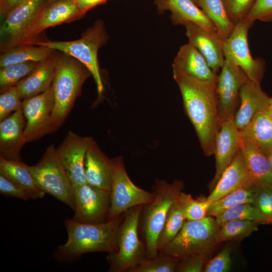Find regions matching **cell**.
I'll return each instance as SVG.
<instances>
[{"mask_svg": "<svg viewBox=\"0 0 272 272\" xmlns=\"http://www.w3.org/2000/svg\"><path fill=\"white\" fill-rule=\"evenodd\" d=\"M173 77L201 148L207 156H210L214 154L215 139L220 124L217 84L202 82L183 74H175Z\"/></svg>", "mask_w": 272, "mask_h": 272, "instance_id": "cell-1", "label": "cell"}, {"mask_svg": "<svg viewBox=\"0 0 272 272\" xmlns=\"http://www.w3.org/2000/svg\"><path fill=\"white\" fill-rule=\"evenodd\" d=\"M122 221L121 215L100 224L83 223L73 219H66L64 224L68 239L65 244L57 246L55 258L66 261L75 260L86 253L116 252L117 233Z\"/></svg>", "mask_w": 272, "mask_h": 272, "instance_id": "cell-2", "label": "cell"}, {"mask_svg": "<svg viewBox=\"0 0 272 272\" xmlns=\"http://www.w3.org/2000/svg\"><path fill=\"white\" fill-rule=\"evenodd\" d=\"M91 73L79 60L62 52L56 54L52 87L54 107L52 117L59 127L80 94L82 86Z\"/></svg>", "mask_w": 272, "mask_h": 272, "instance_id": "cell-3", "label": "cell"}, {"mask_svg": "<svg viewBox=\"0 0 272 272\" xmlns=\"http://www.w3.org/2000/svg\"><path fill=\"white\" fill-rule=\"evenodd\" d=\"M184 187L182 181L175 180L169 183L164 180L156 179L153 187V201L143 205L142 224L145 240L146 258H151L159 254L158 237L164 226L169 210L178 198Z\"/></svg>", "mask_w": 272, "mask_h": 272, "instance_id": "cell-4", "label": "cell"}, {"mask_svg": "<svg viewBox=\"0 0 272 272\" xmlns=\"http://www.w3.org/2000/svg\"><path fill=\"white\" fill-rule=\"evenodd\" d=\"M108 36L103 22L98 20L76 40L70 41H47L35 42L32 44L58 50L77 59L89 71L95 82L98 100L103 98L104 87L102 81L97 54L99 48L106 43Z\"/></svg>", "mask_w": 272, "mask_h": 272, "instance_id": "cell-5", "label": "cell"}, {"mask_svg": "<svg viewBox=\"0 0 272 272\" xmlns=\"http://www.w3.org/2000/svg\"><path fill=\"white\" fill-rule=\"evenodd\" d=\"M220 228L211 216L187 221L177 236L159 253L179 259L193 254L208 255L217 243L216 235Z\"/></svg>", "mask_w": 272, "mask_h": 272, "instance_id": "cell-6", "label": "cell"}, {"mask_svg": "<svg viewBox=\"0 0 272 272\" xmlns=\"http://www.w3.org/2000/svg\"><path fill=\"white\" fill-rule=\"evenodd\" d=\"M142 205L132 207L124 214L117 233L118 250L109 253V271L123 272L131 269L146 258V246L140 241L138 228Z\"/></svg>", "mask_w": 272, "mask_h": 272, "instance_id": "cell-7", "label": "cell"}, {"mask_svg": "<svg viewBox=\"0 0 272 272\" xmlns=\"http://www.w3.org/2000/svg\"><path fill=\"white\" fill-rule=\"evenodd\" d=\"M28 169L39 188L75 209L74 191L71 179L56 153L54 145L47 147L39 161Z\"/></svg>", "mask_w": 272, "mask_h": 272, "instance_id": "cell-8", "label": "cell"}, {"mask_svg": "<svg viewBox=\"0 0 272 272\" xmlns=\"http://www.w3.org/2000/svg\"><path fill=\"white\" fill-rule=\"evenodd\" d=\"M110 164L112 184L108 221L117 218L132 207L149 203L154 198L153 192L138 187L129 179L122 156L110 159Z\"/></svg>", "mask_w": 272, "mask_h": 272, "instance_id": "cell-9", "label": "cell"}, {"mask_svg": "<svg viewBox=\"0 0 272 272\" xmlns=\"http://www.w3.org/2000/svg\"><path fill=\"white\" fill-rule=\"evenodd\" d=\"M45 0H29L10 12L0 28V47L3 51L30 44L31 32Z\"/></svg>", "mask_w": 272, "mask_h": 272, "instance_id": "cell-10", "label": "cell"}, {"mask_svg": "<svg viewBox=\"0 0 272 272\" xmlns=\"http://www.w3.org/2000/svg\"><path fill=\"white\" fill-rule=\"evenodd\" d=\"M54 103L52 85L45 92L22 100L21 109L26 120L24 134L27 142L36 141L59 128L52 117Z\"/></svg>", "mask_w": 272, "mask_h": 272, "instance_id": "cell-11", "label": "cell"}, {"mask_svg": "<svg viewBox=\"0 0 272 272\" xmlns=\"http://www.w3.org/2000/svg\"><path fill=\"white\" fill-rule=\"evenodd\" d=\"M253 23L243 20L236 24L232 34L224 40V52L225 58L239 66L249 80L260 83L265 62L262 58L252 57L248 44V33Z\"/></svg>", "mask_w": 272, "mask_h": 272, "instance_id": "cell-12", "label": "cell"}, {"mask_svg": "<svg viewBox=\"0 0 272 272\" xmlns=\"http://www.w3.org/2000/svg\"><path fill=\"white\" fill-rule=\"evenodd\" d=\"M243 71L231 60L225 58L218 77L216 95L220 122L234 117L240 103V91L248 80Z\"/></svg>", "mask_w": 272, "mask_h": 272, "instance_id": "cell-13", "label": "cell"}, {"mask_svg": "<svg viewBox=\"0 0 272 272\" xmlns=\"http://www.w3.org/2000/svg\"><path fill=\"white\" fill-rule=\"evenodd\" d=\"M76 222L100 224L108 221L111 192L88 183L74 188Z\"/></svg>", "mask_w": 272, "mask_h": 272, "instance_id": "cell-14", "label": "cell"}, {"mask_svg": "<svg viewBox=\"0 0 272 272\" xmlns=\"http://www.w3.org/2000/svg\"><path fill=\"white\" fill-rule=\"evenodd\" d=\"M70 130L56 153L72 182L73 188L87 183L85 172L86 154L92 139Z\"/></svg>", "mask_w": 272, "mask_h": 272, "instance_id": "cell-15", "label": "cell"}, {"mask_svg": "<svg viewBox=\"0 0 272 272\" xmlns=\"http://www.w3.org/2000/svg\"><path fill=\"white\" fill-rule=\"evenodd\" d=\"M242 141L240 132L235 124L234 117L220 123L215 139L214 154L216 159V172L210 184L212 191L240 148Z\"/></svg>", "mask_w": 272, "mask_h": 272, "instance_id": "cell-16", "label": "cell"}, {"mask_svg": "<svg viewBox=\"0 0 272 272\" xmlns=\"http://www.w3.org/2000/svg\"><path fill=\"white\" fill-rule=\"evenodd\" d=\"M184 26L188 43L197 49L212 70L217 74L225 59L224 41L219 35L209 33L194 23H188Z\"/></svg>", "mask_w": 272, "mask_h": 272, "instance_id": "cell-17", "label": "cell"}, {"mask_svg": "<svg viewBox=\"0 0 272 272\" xmlns=\"http://www.w3.org/2000/svg\"><path fill=\"white\" fill-rule=\"evenodd\" d=\"M26 120L22 109L0 122V157L21 161L20 152L27 141L24 134Z\"/></svg>", "mask_w": 272, "mask_h": 272, "instance_id": "cell-18", "label": "cell"}, {"mask_svg": "<svg viewBox=\"0 0 272 272\" xmlns=\"http://www.w3.org/2000/svg\"><path fill=\"white\" fill-rule=\"evenodd\" d=\"M172 70L173 75L183 74L202 82L217 83L218 75L212 70L197 49L189 43L180 47Z\"/></svg>", "mask_w": 272, "mask_h": 272, "instance_id": "cell-19", "label": "cell"}, {"mask_svg": "<svg viewBox=\"0 0 272 272\" xmlns=\"http://www.w3.org/2000/svg\"><path fill=\"white\" fill-rule=\"evenodd\" d=\"M85 15L75 0H56L44 6L31 31L30 44L35 42V37L45 29L78 20Z\"/></svg>", "mask_w": 272, "mask_h": 272, "instance_id": "cell-20", "label": "cell"}, {"mask_svg": "<svg viewBox=\"0 0 272 272\" xmlns=\"http://www.w3.org/2000/svg\"><path fill=\"white\" fill-rule=\"evenodd\" d=\"M155 4L159 13L165 11L171 12L173 24L184 26L192 22L209 33L220 36L214 24L191 0H155Z\"/></svg>", "mask_w": 272, "mask_h": 272, "instance_id": "cell-21", "label": "cell"}, {"mask_svg": "<svg viewBox=\"0 0 272 272\" xmlns=\"http://www.w3.org/2000/svg\"><path fill=\"white\" fill-rule=\"evenodd\" d=\"M240 103L234 115V121L240 131L259 111L268 108L271 98L262 90L260 83L248 80L240 91Z\"/></svg>", "mask_w": 272, "mask_h": 272, "instance_id": "cell-22", "label": "cell"}, {"mask_svg": "<svg viewBox=\"0 0 272 272\" xmlns=\"http://www.w3.org/2000/svg\"><path fill=\"white\" fill-rule=\"evenodd\" d=\"M253 185L240 148L207 198L214 202L234 190Z\"/></svg>", "mask_w": 272, "mask_h": 272, "instance_id": "cell-23", "label": "cell"}, {"mask_svg": "<svg viewBox=\"0 0 272 272\" xmlns=\"http://www.w3.org/2000/svg\"><path fill=\"white\" fill-rule=\"evenodd\" d=\"M85 172L88 184L111 191L112 177L110 159L101 151L93 138L86 154Z\"/></svg>", "mask_w": 272, "mask_h": 272, "instance_id": "cell-24", "label": "cell"}, {"mask_svg": "<svg viewBox=\"0 0 272 272\" xmlns=\"http://www.w3.org/2000/svg\"><path fill=\"white\" fill-rule=\"evenodd\" d=\"M56 59L55 52L39 61L31 72L16 85L22 100L39 95L52 85Z\"/></svg>", "mask_w": 272, "mask_h": 272, "instance_id": "cell-25", "label": "cell"}, {"mask_svg": "<svg viewBox=\"0 0 272 272\" xmlns=\"http://www.w3.org/2000/svg\"><path fill=\"white\" fill-rule=\"evenodd\" d=\"M240 150L253 184L259 188L272 189V171L267 156L258 147L243 140Z\"/></svg>", "mask_w": 272, "mask_h": 272, "instance_id": "cell-26", "label": "cell"}, {"mask_svg": "<svg viewBox=\"0 0 272 272\" xmlns=\"http://www.w3.org/2000/svg\"><path fill=\"white\" fill-rule=\"evenodd\" d=\"M240 132L243 140L255 145L268 156L272 147V112L269 108L257 112Z\"/></svg>", "mask_w": 272, "mask_h": 272, "instance_id": "cell-27", "label": "cell"}, {"mask_svg": "<svg viewBox=\"0 0 272 272\" xmlns=\"http://www.w3.org/2000/svg\"><path fill=\"white\" fill-rule=\"evenodd\" d=\"M55 50L32 44L18 45L2 51L0 67L30 61L39 62L51 57Z\"/></svg>", "mask_w": 272, "mask_h": 272, "instance_id": "cell-28", "label": "cell"}, {"mask_svg": "<svg viewBox=\"0 0 272 272\" xmlns=\"http://www.w3.org/2000/svg\"><path fill=\"white\" fill-rule=\"evenodd\" d=\"M0 174L32 192L37 198L45 193L38 186L29 171L28 165L21 161H11L0 157Z\"/></svg>", "mask_w": 272, "mask_h": 272, "instance_id": "cell-29", "label": "cell"}, {"mask_svg": "<svg viewBox=\"0 0 272 272\" xmlns=\"http://www.w3.org/2000/svg\"><path fill=\"white\" fill-rule=\"evenodd\" d=\"M260 188L253 185L234 190L212 202L207 216L216 217L225 211L244 203H254Z\"/></svg>", "mask_w": 272, "mask_h": 272, "instance_id": "cell-30", "label": "cell"}, {"mask_svg": "<svg viewBox=\"0 0 272 272\" xmlns=\"http://www.w3.org/2000/svg\"><path fill=\"white\" fill-rule=\"evenodd\" d=\"M197 6L215 25L224 41L233 32L235 25L229 20L221 0H198Z\"/></svg>", "mask_w": 272, "mask_h": 272, "instance_id": "cell-31", "label": "cell"}, {"mask_svg": "<svg viewBox=\"0 0 272 272\" xmlns=\"http://www.w3.org/2000/svg\"><path fill=\"white\" fill-rule=\"evenodd\" d=\"M185 220L184 213L178 198L170 207L158 237L157 247L159 252L177 236Z\"/></svg>", "mask_w": 272, "mask_h": 272, "instance_id": "cell-32", "label": "cell"}, {"mask_svg": "<svg viewBox=\"0 0 272 272\" xmlns=\"http://www.w3.org/2000/svg\"><path fill=\"white\" fill-rule=\"evenodd\" d=\"M258 223L250 220H232L222 225L216 235L217 243L243 238L257 230Z\"/></svg>", "mask_w": 272, "mask_h": 272, "instance_id": "cell-33", "label": "cell"}, {"mask_svg": "<svg viewBox=\"0 0 272 272\" xmlns=\"http://www.w3.org/2000/svg\"><path fill=\"white\" fill-rule=\"evenodd\" d=\"M215 218L220 227L232 220H250L258 224H265L264 217L253 203L237 206L225 211Z\"/></svg>", "mask_w": 272, "mask_h": 272, "instance_id": "cell-34", "label": "cell"}, {"mask_svg": "<svg viewBox=\"0 0 272 272\" xmlns=\"http://www.w3.org/2000/svg\"><path fill=\"white\" fill-rule=\"evenodd\" d=\"M38 62L30 61L1 67V93L16 86L20 81L31 72Z\"/></svg>", "mask_w": 272, "mask_h": 272, "instance_id": "cell-35", "label": "cell"}, {"mask_svg": "<svg viewBox=\"0 0 272 272\" xmlns=\"http://www.w3.org/2000/svg\"><path fill=\"white\" fill-rule=\"evenodd\" d=\"M180 259L172 256L159 253L153 258H145L129 272H173L175 271Z\"/></svg>", "mask_w": 272, "mask_h": 272, "instance_id": "cell-36", "label": "cell"}, {"mask_svg": "<svg viewBox=\"0 0 272 272\" xmlns=\"http://www.w3.org/2000/svg\"><path fill=\"white\" fill-rule=\"evenodd\" d=\"M178 201L187 221L200 220L206 217L212 203L208 198L195 199L190 194L182 191L179 193Z\"/></svg>", "mask_w": 272, "mask_h": 272, "instance_id": "cell-37", "label": "cell"}, {"mask_svg": "<svg viewBox=\"0 0 272 272\" xmlns=\"http://www.w3.org/2000/svg\"><path fill=\"white\" fill-rule=\"evenodd\" d=\"M22 99L16 86L1 93L0 122L21 109Z\"/></svg>", "mask_w": 272, "mask_h": 272, "instance_id": "cell-38", "label": "cell"}, {"mask_svg": "<svg viewBox=\"0 0 272 272\" xmlns=\"http://www.w3.org/2000/svg\"><path fill=\"white\" fill-rule=\"evenodd\" d=\"M221 1L229 20L235 25L244 19L254 1V0Z\"/></svg>", "mask_w": 272, "mask_h": 272, "instance_id": "cell-39", "label": "cell"}, {"mask_svg": "<svg viewBox=\"0 0 272 272\" xmlns=\"http://www.w3.org/2000/svg\"><path fill=\"white\" fill-rule=\"evenodd\" d=\"M0 193L7 197L20 198L24 200L36 199L32 192L0 174Z\"/></svg>", "mask_w": 272, "mask_h": 272, "instance_id": "cell-40", "label": "cell"}, {"mask_svg": "<svg viewBox=\"0 0 272 272\" xmlns=\"http://www.w3.org/2000/svg\"><path fill=\"white\" fill-rule=\"evenodd\" d=\"M243 20L252 22L257 20L272 22V0H254L251 9Z\"/></svg>", "mask_w": 272, "mask_h": 272, "instance_id": "cell-41", "label": "cell"}, {"mask_svg": "<svg viewBox=\"0 0 272 272\" xmlns=\"http://www.w3.org/2000/svg\"><path fill=\"white\" fill-rule=\"evenodd\" d=\"M231 249L227 246L211 259L203 269L205 272H227L231 266Z\"/></svg>", "mask_w": 272, "mask_h": 272, "instance_id": "cell-42", "label": "cell"}, {"mask_svg": "<svg viewBox=\"0 0 272 272\" xmlns=\"http://www.w3.org/2000/svg\"><path fill=\"white\" fill-rule=\"evenodd\" d=\"M253 204L264 217L265 224H272V189L260 188Z\"/></svg>", "mask_w": 272, "mask_h": 272, "instance_id": "cell-43", "label": "cell"}, {"mask_svg": "<svg viewBox=\"0 0 272 272\" xmlns=\"http://www.w3.org/2000/svg\"><path fill=\"white\" fill-rule=\"evenodd\" d=\"M208 254H193L180 259L175 271L200 272L203 269V265Z\"/></svg>", "mask_w": 272, "mask_h": 272, "instance_id": "cell-44", "label": "cell"}, {"mask_svg": "<svg viewBox=\"0 0 272 272\" xmlns=\"http://www.w3.org/2000/svg\"><path fill=\"white\" fill-rule=\"evenodd\" d=\"M29 0H0V15L4 20L12 11Z\"/></svg>", "mask_w": 272, "mask_h": 272, "instance_id": "cell-45", "label": "cell"}, {"mask_svg": "<svg viewBox=\"0 0 272 272\" xmlns=\"http://www.w3.org/2000/svg\"><path fill=\"white\" fill-rule=\"evenodd\" d=\"M81 11L86 14L93 8L106 3L108 0H75Z\"/></svg>", "mask_w": 272, "mask_h": 272, "instance_id": "cell-46", "label": "cell"}, {"mask_svg": "<svg viewBox=\"0 0 272 272\" xmlns=\"http://www.w3.org/2000/svg\"><path fill=\"white\" fill-rule=\"evenodd\" d=\"M267 158L269 162L271 170L272 171V155L269 154L268 156H267Z\"/></svg>", "mask_w": 272, "mask_h": 272, "instance_id": "cell-47", "label": "cell"}, {"mask_svg": "<svg viewBox=\"0 0 272 272\" xmlns=\"http://www.w3.org/2000/svg\"><path fill=\"white\" fill-rule=\"evenodd\" d=\"M56 1V0H45V5H44V6H45V5H47V4H50V3H51L53 2H54V1Z\"/></svg>", "mask_w": 272, "mask_h": 272, "instance_id": "cell-48", "label": "cell"}, {"mask_svg": "<svg viewBox=\"0 0 272 272\" xmlns=\"http://www.w3.org/2000/svg\"><path fill=\"white\" fill-rule=\"evenodd\" d=\"M269 108L270 110H271V111L272 112V98H271L270 104V106H269Z\"/></svg>", "mask_w": 272, "mask_h": 272, "instance_id": "cell-49", "label": "cell"}, {"mask_svg": "<svg viewBox=\"0 0 272 272\" xmlns=\"http://www.w3.org/2000/svg\"><path fill=\"white\" fill-rule=\"evenodd\" d=\"M191 1L197 6V3H198V0H191Z\"/></svg>", "mask_w": 272, "mask_h": 272, "instance_id": "cell-50", "label": "cell"}, {"mask_svg": "<svg viewBox=\"0 0 272 272\" xmlns=\"http://www.w3.org/2000/svg\"><path fill=\"white\" fill-rule=\"evenodd\" d=\"M269 154L272 155V147H271V150H270V152Z\"/></svg>", "mask_w": 272, "mask_h": 272, "instance_id": "cell-51", "label": "cell"}]
</instances>
